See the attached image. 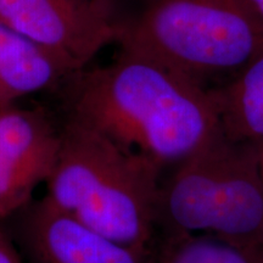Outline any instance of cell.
I'll list each match as a JSON object with an SVG mask.
<instances>
[{
    "label": "cell",
    "instance_id": "3957f363",
    "mask_svg": "<svg viewBox=\"0 0 263 263\" xmlns=\"http://www.w3.org/2000/svg\"><path fill=\"white\" fill-rule=\"evenodd\" d=\"M116 43L212 89L263 52V22L242 0H145Z\"/></svg>",
    "mask_w": 263,
    "mask_h": 263
},
{
    "label": "cell",
    "instance_id": "7a4b0ae2",
    "mask_svg": "<svg viewBox=\"0 0 263 263\" xmlns=\"http://www.w3.org/2000/svg\"><path fill=\"white\" fill-rule=\"evenodd\" d=\"M162 172L95 128L66 116L44 197L99 234L153 251Z\"/></svg>",
    "mask_w": 263,
    "mask_h": 263
},
{
    "label": "cell",
    "instance_id": "4fadbf2b",
    "mask_svg": "<svg viewBox=\"0 0 263 263\" xmlns=\"http://www.w3.org/2000/svg\"><path fill=\"white\" fill-rule=\"evenodd\" d=\"M257 257L258 263H263V244L257 249Z\"/></svg>",
    "mask_w": 263,
    "mask_h": 263
},
{
    "label": "cell",
    "instance_id": "277c9868",
    "mask_svg": "<svg viewBox=\"0 0 263 263\" xmlns=\"http://www.w3.org/2000/svg\"><path fill=\"white\" fill-rule=\"evenodd\" d=\"M207 234L242 248L263 244L259 145L219 128L162 180L157 234Z\"/></svg>",
    "mask_w": 263,
    "mask_h": 263
},
{
    "label": "cell",
    "instance_id": "9c48e42d",
    "mask_svg": "<svg viewBox=\"0 0 263 263\" xmlns=\"http://www.w3.org/2000/svg\"><path fill=\"white\" fill-rule=\"evenodd\" d=\"M211 91L223 133L230 139L263 144V52Z\"/></svg>",
    "mask_w": 263,
    "mask_h": 263
},
{
    "label": "cell",
    "instance_id": "8992f818",
    "mask_svg": "<svg viewBox=\"0 0 263 263\" xmlns=\"http://www.w3.org/2000/svg\"><path fill=\"white\" fill-rule=\"evenodd\" d=\"M25 263H153V251L127 246L82 224L45 197L8 218Z\"/></svg>",
    "mask_w": 263,
    "mask_h": 263
},
{
    "label": "cell",
    "instance_id": "30bf717a",
    "mask_svg": "<svg viewBox=\"0 0 263 263\" xmlns=\"http://www.w3.org/2000/svg\"><path fill=\"white\" fill-rule=\"evenodd\" d=\"M153 263H258L257 250L242 248L207 234L156 236Z\"/></svg>",
    "mask_w": 263,
    "mask_h": 263
},
{
    "label": "cell",
    "instance_id": "7c38bea8",
    "mask_svg": "<svg viewBox=\"0 0 263 263\" xmlns=\"http://www.w3.org/2000/svg\"><path fill=\"white\" fill-rule=\"evenodd\" d=\"M263 22V0H242Z\"/></svg>",
    "mask_w": 263,
    "mask_h": 263
},
{
    "label": "cell",
    "instance_id": "5b68a950",
    "mask_svg": "<svg viewBox=\"0 0 263 263\" xmlns=\"http://www.w3.org/2000/svg\"><path fill=\"white\" fill-rule=\"evenodd\" d=\"M120 22L114 4L104 0H0V25L44 50L70 76L116 42Z\"/></svg>",
    "mask_w": 263,
    "mask_h": 263
},
{
    "label": "cell",
    "instance_id": "52a82bcc",
    "mask_svg": "<svg viewBox=\"0 0 263 263\" xmlns=\"http://www.w3.org/2000/svg\"><path fill=\"white\" fill-rule=\"evenodd\" d=\"M60 126L42 108H0V222L27 206L57 163Z\"/></svg>",
    "mask_w": 263,
    "mask_h": 263
},
{
    "label": "cell",
    "instance_id": "9a60e30c",
    "mask_svg": "<svg viewBox=\"0 0 263 263\" xmlns=\"http://www.w3.org/2000/svg\"><path fill=\"white\" fill-rule=\"evenodd\" d=\"M104 2H107V3H111V4H114L115 0H104Z\"/></svg>",
    "mask_w": 263,
    "mask_h": 263
},
{
    "label": "cell",
    "instance_id": "6da1fadb",
    "mask_svg": "<svg viewBox=\"0 0 263 263\" xmlns=\"http://www.w3.org/2000/svg\"><path fill=\"white\" fill-rule=\"evenodd\" d=\"M66 116L95 128L161 170L173 168L221 128L212 91L145 57L72 74L62 84Z\"/></svg>",
    "mask_w": 263,
    "mask_h": 263
},
{
    "label": "cell",
    "instance_id": "8fae6325",
    "mask_svg": "<svg viewBox=\"0 0 263 263\" xmlns=\"http://www.w3.org/2000/svg\"><path fill=\"white\" fill-rule=\"evenodd\" d=\"M0 263H25L17 246L0 222Z\"/></svg>",
    "mask_w": 263,
    "mask_h": 263
},
{
    "label": "cell",
    "instance_id": "ba28073f",
    "mask_svg": "<svg viewBox=\"0 0 263 263\" xmlns=\"http://www.w3.org/2000/svg\"><path fill=\"white\" fill-rule=\"evenodd\" d=\"M71 77L50 55L0 25V108L60 87Z\"/></svg>",
    "mask_w": 263,
    "mask_h": 263
},
{
    "label": "cell",
    "instance_id": "5bb4252c",
    "mask_svg": "<svg viewBox=\"0 0 263 263\" xmlns=\"http://www.w3.org/2000/svg\"><path fill=\"white\" fill-rule=\"evenodd\" d=\"M259 159H261V168L263 173V144L259 145Z\"/></svg>",
    "mask_w": 263,
    "mask_h": 263
}]
</instances>
